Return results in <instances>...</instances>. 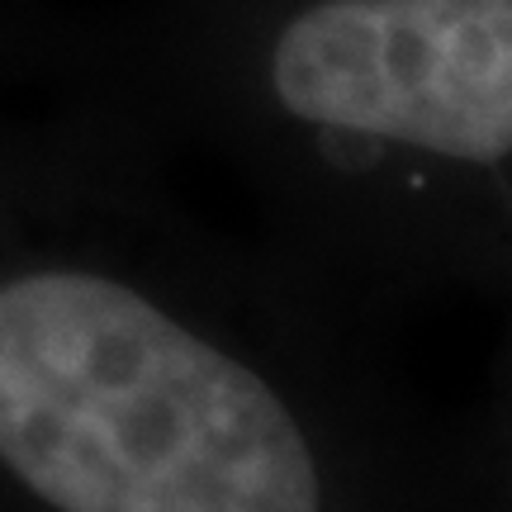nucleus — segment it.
<instances>
[{"instance_id":"nucleus-1","label":"nucleus","mask_w":512,"mask_h":512,"mask_svg":"<svg viewBox=\"0 0 512 512\" xmlns=\"http://www.w3.org/2000/svg\"><path fill=\"white\" fill-rule=\"evenodd\" d=\"M337 356L238 275L0 247V512H399Z\"/></svg>"},{"instance_id":"nucleus-2","label":"nucleus","mask_w":512,"mask_h":512,"mask_svg":"<svg viewBox=\"0 0 512 512\" xmlns=\"http://www.w3.org/2000/svg\"><path fill=\"white\" fill-rule=\"evenodd\" d=\"M266 91L332 152L503 176L512 0H309L271 34Z\"/></svg>"}]
</instances>
